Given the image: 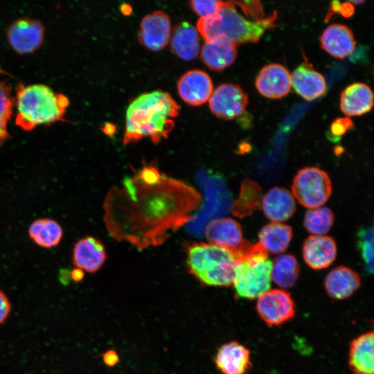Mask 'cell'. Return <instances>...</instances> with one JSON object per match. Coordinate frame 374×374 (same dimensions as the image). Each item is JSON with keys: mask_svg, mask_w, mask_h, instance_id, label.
<instances>
[{"mask_svg": "<svg viewBox=\"0 0 374 374\" xmlns=\"http://www.w3.org/2000/svg\"><path fill=\"white\" fill-rule=\"evenodd\" d=\"M200 200L197 191L180 181L161 176L148 184L136 175L109 191L104 220L115 238L139 247L156 245L190 219Z\"/></svg>", "mask_w": 374, "mask_h": 374, "instance_id": "6da1fadb", "label": "cell"}, {"mask_svg": "<svg viewBox=\"0 0 374 374\" xmlns=\"http://www.w3.org/2000/svg\"><path fill=\"white\" fill-rule=\"evenodd\" d=\"M179 109V105L168 92L159 90L140 95L127 107L123 143L145 137L157 143L168 138Z\"/></svg>", "mask_w": 374, "mask_h": 374, "instance_id": "7a4b0ae2", "label": "cell"}, {"mask_svg": "<svg viewBox=\"0 0 374 374\" xmlns=\"http://www.w3.org/2000/svg\"><path fill=\"white\" fill-rule=\"evenodd\" d=\"M276 11L260 20H248L236 10L233 1H223L216 14L199 18L197 30L205 40L217 37L226 38L235 44L257 42L265 32L274 27Z\"/></svg>", "mask_w": 374, "mask_h": 374, "instance_id": "3957f363", "label": "cell"}, {"mask_svg": "<svg viewBox=\"0 0 374 374\" xmlns=\"http://www.w3.org/2000/svg\"><path fill=\"white\" fill-rule=\"evenodd\" d=\"M69 105L66 96L55 93L47 85L20 84L17 90L15 123L26 131H30L41 124L64 121Z\"/></svg>", "mask_w": 374, "mask_h": 374, "instance_id": "277c9868", "label": "cell"}, {"mask_svg": "<svg viewBox=\"0 0 374 374\" xmlns=\"http://www.w3.org/2000/svg\"><path fill=\"white\" fill-rule=\"evenodd\" d=\"M237 263L233 285L241 298L254 299L269 290L272 262L267 252L258 242L247 241L233 251Z\"/></svg>", "mask_w": 374, "mask_h": 374, "instance_id": "5b68a950", "label": "cell"}, {"mask_svg": "<svg viewBox=\"0 0 374 374\" xmlns=\"http://www.w3.org/2000/svg\"><path fill=\"white\" fill-rule=\"evenodd\" d=\"M236 263L233 251L211 243H196L188 249V271L206 285H231Z\"/></svg>", "mask_w": 374, "mask_h": 374, "instance_id": "8992f818", "label": "cell"}, {"mask_svg": "<svg viewBox=\"0 0 374 374\" xmlns=\"http://www.w3.org/2000/svg\"><path fill=\"white\" fill-rule=\"evenodd\" d=\"M292 189L299 202L312 209L328 201L332 193V184L324 170L317 167H306L296 175Z\"/></svg>", "mask_w": 374, "mask_h": 374, "instance_id": "52a82bcc", "label": "cell"}, {"mask_svg": "<svg viewBox=\"0 0 374 374\" xmlns=\"http://www.w3.org/2000/svg\"><path fill=\"white\" fill-rule=\"evenodd\" d=\"M257 299V313L268 326L282 325L295 315L294 301L291 294L284 290H269Z\"/></svg>", "mask_w": 374, "mask_h": 374, "instance_id": "ba28073f", "label": "cell"}, {"mask_svg": "<svg viewBox=\"0 0 374 374\" xmlns=\"http://www.w3.org/2000/svg\"><path fill=\"white\" fill-rule=\"evenodd\" d=\"M208 100L209 108L216 116L231 120L244 112L248 96L240 86L224 83L213 91Z\"/></svg>", "mask_w": 374, "mask_h": 374, "instance_id": "9c48e42d", "label": "cell"}, {"mask_svg": "<svg viewBox=\"0 0 374 374\" xmlns=\"http://www.w3.org/2000/svg\"><path fill=\"white\" fill-rule=\"evenodd\" d=\"M44 27L34 18H20L15 21L8 30L9 43L20 54L28 53L38 48L44 39Z\"/></svg>", "mask_w": 374, "mask_h": 374, "instance_id": "30bf717a", "label": "cell"}, {"mask_svg": "<svg viewBox=\"0 0 374 374\" xmlns=\"http://www.w3.org/2000/svg\"><path fill=\"white\" fill-rule=\"evenodd\" d=\"M170 20L167 14L157 10L147 15L141 21L138 34L139 43L151 51H160L170 37Z\"/></svg>", "mask_w": 374, "mask_h": 374, "instance_id": "8fae6325", "label": "cell"}, {"mask_svg": "<svg viewBox=\"0 0 374 374\" xmlns=\"http://www.w3.org/2000/svg\"><path fill=\"white\" fill-rule=\"evenodd\" d=\"M177 91L181 98L192 106H199L209 100L213 91L210 76L204 71L193 69L179 80Z\"/></svg>", "mask_w": 374, "mask_h": 374, "instance_id": "7c38bea8", "label": "cell"}, {"mask_svg": "<svg viewBox=\"0 0 374 374\" xmlns=\"http://www.w3.org/2000/svg\"><path fill=\"white\" fill-rule=\"evenodd\" d=\"M291 86L289 71L279 64L265 66L256 80V87L258 92L263 96L272 99L287 95Z\"/></svg>", "mask_w": 374, "mask_h": 374, "instance_id": "4fadbf2b", "label": "cell"}, {"mask_svg": "<svg viewBox=\"0 0 374 374\" xmlns=\"http://www.w3.org/2000/svg\"><path fill=\"white\" fill-rule=\"evenodd\" d=\"M71 258L76 268L94 273L105 263L107 253L103 244L99 240L92 236H86L75 243Z\"/></svg>", "mask_w": 374, "mask_h": 374, "instance_id": "5bb4252c", "label": "cell"}, {"mask_svg": "<svg viewBox=\"0 0 374 374\" xmlns=\"http://www.w3.org/2000/svg\"><path fill=\"white\" fill-rule=\"evenodd\" d=\"M250 350L232 341L222 344L215 356V364L222 374H245L251 368Z\"/></svg>", "mask_w": 374, "mask_h": 374, "instance_id": "9a60e30c", "label": "cell"}, {"mask_svg": "<svg viewBox=\"0 0 374 374\" xmlns=\"http://www.w3.org/2000/svg\"><path fill=\"white\" fill-rule=\"evenodd\" d=\"M302 253L310 267L322 269L330 266L336 258L337 245L331 237L310 235L303 243Z\"/></svg>", "mask_w": 374, "mask_h": 374, "instance_id": "2e32d148", "label": "cell"}, {"mask_svg": "<svg viewBox=\"0 0 374 374\" xmlns=\"http://www.w3.org/2000/svg\"><path fill=\"white\" fill-rule=\"evenodd\" d=\"M290 78L291 85L295 91L306 100H315L327 90L324 77L309 63L300 64L293 71Z\"/></svg>", "mask_w": 374, "mask_h": 374, "instance_id": "e0dca14e", "label": "cell"}, {"mask_svg": "<svg viewBox=\"0 0 374 374\" xmlns=\"http://www.w3.org/2000/svg\"><path fill=\"white\" fill-rule=\"evenodd\" d=\"M206 236L211 244L232 251L238 249L245 241L240 224L229 217L209 222L206 228Z\"/></svg>", "mask_w": 374, "mask_h": 374, "instance_id": "ac0fdd59", "label": "cell"}, {"mask_svg": "<svg viewBox=\"0 0 374 374\" xmlns=\"http://www.w3.org/2000/svg\"><path fill=\"white\" fill-rule=\"evenodd\" d=\"M236 57L237 45L223 37L205 40L201 52L203 62L216 71H221L231 66Z\"/></svg>", "mask_w": 374, "mask_h": 374, "instance_id": "d6986e66", "label": "cell"}, {"mask_svg": "<svg viewBox=\"0 0 374 374\" xmlns=\"http://www.w3.org/2000/svg\"><path fill=\"white\" fill-rule=\"evenodd\" d=\"M321 47L330 55L344 58L355 48V41L352 30L346 26L333 24L328 26L319 38Z\"/></svg>", "mask_w": 374, "mask_h": 374, "instance_id": "ffe728a7", "label": "cell"}, {"mask_svg": "<svg viewBox=\"0 0 374 374\" xmlns=\"http://www.w3.org/2000/svg\"><path fill=\"white\" fill-rule=\"evenodd\" d=\"M348 366L354 374H373L374 334L373 331L362 334L351 341Z\"/></svg>", "mask_w": 374, "mask_h": 374, "instance_id": "44dd1931", "label": "cell"}, {"mask_svg": "<svg viewBox=\"0 0 374 374\" xmlns=\"http://www.w3.org/2000/svg\"><path fill=\"white\" fill-rule=\"evenodd\" d=\"M266 217L273 222L289 220L296 211L293 195L286 188L274 187L268 190L262 199Z\"/></svg>", "mask_w": 374, "mask_h": 374, "instance_id": "7402d4cb", "label": "cell"}, {"mask_svg": "<svg viewBox=\"0 0 374 374\" xmlns=\"http://www.w3.org/2000/svg\"><path fill=\"white\" fill-rule=\"evenodd\" d=\"M361 285L359 276L352 269L339 266L326 276L324 287L328 295L336 300L350 297Z\"/></svg>", "mask_w": 374, "mask_h": 374, "instance_id": "603a6c76", "label": "cell"}, {"mask_svg": "<svg viewBox=\"0 0 374 374\" xmlns=\"http://www.w3.org/2000/svg\"><path fill=\"white\" fill-rule=\"evenodd\" d=\"M373 93L371 87L362 82L347 87L340 96V109L348 116H362L373 106Z\"/></svg>", "mask_w": 374, "mask_h": 374, "instance_id": "cb8c5ba5", "label": "cell"}, {"mask_svg": "<svg viewBox=\"0 0 374 374\" xmlns=\"http://www.w3.org/2000/svg\"><path fill=\"white\" fill-rule=\"evenodd\" d=\"M170 48L175 55L184 60L195 59L199 51L198 30L188 22L178 24L170 38Z\"/></svg>", "mask_w": 374, "mask_h": 374, "instance_id": "d4e9b609", "label": "cell"}, {"mask_svg": "<svg viewBox=\"0 0 374 374\" xmlns=\"http://www.w3.org/2000/svg\"><path fill=\"white\" fill-rule=\"evenodd\" d=\"M292 229L280 222H271L264 226L258 233L260 244L267 252L279 253L285 251L292 240Z\"/></svg>", "mask_w": 374, "mask_h": 374, "instance_id": "484cf974", "label": "cell"}, {"mask_svg": "<svg viewBox=\"0 0 374 374\" xmlns=\"http://www.w3.org/2000/svg\"><path fill=\"white\" fill-rule=\"evenodd\" d=\"M28 235L37 245L51 249L60 244L63 237V229L53 219L39 218L30 224Z\"/></svg>", "mask_w": 374, "mask_h": 374, "instance_id": "4316f807", "label": "cell"}, {"mask_svg": "<svg viewBox=\"0 0 374 374\" xmlns=\"http://www.w3.org/2000/svg\"><path fill=\"white\" fill-rule=\"evenodd\" d=\"M262 199V190L258 184L244 179L241 185L240 195L233 204V213L242 218L249 216L260 208Z\"/></svg>", "mask_w": 374, "mask_h": 374, "instance_id": "83f0119b", "label": "cell"}, {"mask_svg": "<svg viewBox=\"0 0 374 374\" xmlns=\"http://www.w3.org/2000/svg\"><path fill=\"white\" fill-rule=\"evenodd\" d=\"M299 276V265L296 258L291 254L277 256L272 265L271 280L280 287L286 289L292 287Z\"/></svg>", "mask_w": 374, "mask_h": 374, "instance_id": "f1b7e54d", "label": "cell"}, {"mask_svg": "<svg viewBox=\"0 0 374 374\" xmlns=\"http://www.w3.org/2000/svg\"><path fill=\"white\" fill-rule=\"evenodd\" d=\"M335 215L327 207L308 210L305 214L303 226L313 235H324L332 226Z\"/></svg>", "mask_w": 374, "mask_h": 374, "instance_id": "f546056e", "label": "cell"}, {"mask_svg": "<svg viewBox=\"0 0 374 374\" xmlns=\"http://www.w3.org/2000/svg\"><path fill=\"white\" fill-rule=\"evenodd\" d=\"M2 71L0 69V74ZM11 87L0 79V145L8 138L7 123L12 114L14 98Z\"/></svg>", "mask_w": 374, "mask_h": 374, "instance_id": "4dcf8cb0", "label": "cell"}, {"mask_svg": "<svg viewBox=\"0 0 374 374\" xmlns=\"http://www.w3.org/2000/svg\"><path fill=\"white\" fill-rule=\"evenodd\" d=\"M358 247L367 271L373 269V228L362 229L358 233Z\"/></svg>", "mask_w": 374, "mask_h": 374, "instance_id": "1f68e13d", "label": "cell"}, {"mask_svg": "<svg viewBox=\"0 0 374 374\" xmlns=\"http://www.w3.org/2000/svg\"><path fill=\"white\" fill-rule=\"evenodd\" d=\"M223 1L216 0H195L189 2L191 9L200 18L211 17L217 13Z\"/></svg>", "mask_w": 374, "mask_h": 374, "instance_id": "d6a6232c", "label": "cell"}, {"mask_svg": "<svg viewBox=\"0 0 374 374\" xmlns=\"http://www.w3.org/2000/svg\"><path fill=\"white\" fill-rule=\"evenodd\" d=\"M238 4L247 15H250L254 20H260L264 17L263 10L259 1H233Z\"/></svg>", "mask_w": 374, "mask_h": 374, "instance_id": "836d02e7", "label": "cell"}, {"mask_svg": "<svg viewBox=\"0 0 374 374\" xmlns=\"http://www.w3.org/2000/svg\"><path fill=\"white\" fill-rule=\"evenodd\" d=\"M353 127L352 121L348 118H339L335 120L331 125V132L335 136H341L347 130Z\"/></svg>", "mask_w": 374, "mask_h": 374, "instance_id": "e575fe53", "label": "cell"}, {"mask_svg": "<svg viewBox=\"0 0 374 374\" xmlns=\"http://www.w3.org/2000/svg\"><path fill=\"white\" fill-rule=\"evenodd\" d=\"M138 175L143 182L148 184L157 183L161 177L158 170L154 167H145Z\"/></svg>", "mask_w": 374, "mask_h": 374, "instance_id": "d590c367", "label": "cell"}, {"mask_svg": "<svg viewBox=\"0 0 374 374\" xmlns=\"http://www.w3.org/2000/svg\"><path fill=\"white\" fill-rule=\"evenodd\" d=\"M10 302L6 294L0 290V325L3 323L10 314Z\"/></svg>", "mask_w": 374, "mask_h": 374, "instance_id": "8d00e7d4", "label": "cell"}, {"mask_svg": "<svg viewBox=\"0 0 374 374\" xmlns=\"http://www.w3.org/2000/svg\"><path fill=\"white\" fill-rule=\"evenodd\" d=\"M331 6L334 12H339L345 17H350L354 12L353 5L349 2L340 4L338 1H333Z\"/></svg>", "mask_w": 374, "mask_h": 374, "instance_id": "74e56055", "label": "cell"}, {"mask_svg": "<svg viewBox=\"0 0 374 374\" xmlns=\"http://www.w3.org/2000/svg\"><path fill=\"white\" fill-rule=\"evenodd\" d=\"M119 357L118 353L114 350H107L103 355L104 363L110 367L115 366L118 362Z\"/></svg>", "mask_w": 374, "mask_h": 374, "instance_id": "f35d334b", "label": "cell"}, {"mask_svg": "<svg viewBox=\"0 0 374 374\" xmlns=\"http://www.w3.org/2000/svg\"><path fill=\"white\" fill-rule=\"evenodd\" d=\"M71 278L76 282H79L82 280L84 277V272L82 270L75 268L70 272Z\"/></svg>", "mask_w": 374, "mask_h": 374, "instance_id": "ab89813d", "label": "cell"}, {"mask_svg": "<svg viewBox=\"0 0 374 374\" xmlns=\"http://www.w3.org/2000/svg\"><path fill=\"white\" fill-rule=\"evenodd\" d=\"M60 276L62 282L64 283L69 282V278H71L70 272L65 269L60 272Z\"/></svg>", "mask_w": 374, "mask_h": 374, "instance_id": "60d3db41", "label": "cell"}, {"mask_svg": "<svg viewBox=\"0 0 374 374\" xmlns=\"http://www.w3.org/2000/svg\"><path fill=\"white\" fill-rule=\"evenodd\" d=\"M114 126L109 123L107 124L103 129L105 133L109 135L113 134L114 132Z\"/></svg>", "mask_w": 374, "mask_h": 374, "instance_id": "b9f144b4", "label": "cell"}, {"mask_svg": "<svg viewBox=\"0 0 374 374\" xmlns=\"http://www.w3.org/2000/svg\"><path fill=\"white\" fill-rule=\"evenodd\" d=\"M121 10L125 15H129L132 12L131 6L128 4L123 5L121 8Z\"/></svg>", "mask_w": 374, "mask_h": 374, "instance_id": "7bdbcfd3", "label": "cell"}]
</instances>
